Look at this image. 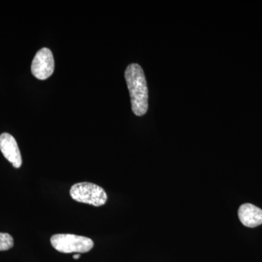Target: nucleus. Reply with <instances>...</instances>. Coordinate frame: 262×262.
Masks as SVG:
<instances>
[{
  "label": "nucleus",
  "instance_id": "39448f33",
  "mask_svg": "<svg viewBox=\"0 0 262 262\" xmlns=\"http://www.w3.org/2000/svg\"><path fill=\"white\" fill-rule=\"evenodd\" d=\"M0 150L5 158L18 168L22 165L21 154L15 138L8 133L0 135Z\"/></svg>",
  "mask_w": 262,
  "mask_h": 262
},
{
  "label": "nucleus",
  "instance_id": "f257e3e1",
  "mask_svg": "<svg viewBox=\"0 0 262 262\" xmlns=\"http://www.w3.org/2000/svg\"><path fill=\"white\" fill-rule=\"evenodd\" d=\"M125 78L131 99L134 113L145 115L148 110V88L144 70L137 63H131L125 72Z\"/></svg>",
  "mask_w": 262,
  "mask_h": 262
},
{
  "label": "nucleus",
  "instance_id": "20e7f679",
  "mask_svg": "<svg viewBox=\"0 0 262 262\" xmlns=\"http://www.w3.org/2000/svg\"><path fill=\"white\" fill-rule=\"evenodd\" d=\"M54 67V58L51 50L43 48L36 53L31 70L36 78L44 80L53 75Z\"/></svg>",
  "mask_w": 262,
  "mask_h": 262
},
{
  "label": "nucleus",
  "instance_id": "6e6552de",
  "mask_svg": "<svg viewBox=\"0 0 262 262\" xmlns=\"http://www.w3.org/2000/svg\"><path fill=\"white\" fill-rule=\"evenodd\" d=\"M80 254H75L73 256V258H75V259H78V258H80Z\"/></svg>",
  "mask_w": 262,
  "mask_h": 262
},
{
  "label": "nucleus",
  "instance_id": "f03ea898",
  "mask_svg": "<svg viewBox=\"0 0 262 262\" xmlns=\"http://www.w3.org/2000/svg\"><path fill=\"white\" fill-rule=\"evenodd\" d=\"M52 246L63 253H87L94 246V241L83 236L72 234H57L52 236Z\"/></svg>",
  "mask_w": 262,
  "mask_h": 262
},
{
  "label": "nucleus",
  "instance_id": "7ed1b4c3",
  "mask_svg": "<svg viewBox=\"0 0 262 262\" xmlns=\"http://www.w3.org/2000/svg\"><path fill=\"white\" fill-rule=\"evenodd\" d=\"M70 195L75 201L96 207L103 206L107 200L102 187L89 182L74 184L70 189Z\"/></svg>",
  "mask_w": 262,
  "mask_h": 262
},
{
  "label": "nucleus",
  "instance_id": "0eeeda50",
  "mask_svg": "<svg viewBox=\"0 0 262 262\" xmlns=\"http://www.w3.org/2000/svg\"><path fill=\"white\" fill-rule=\"evenodd\" d=\"M13 245L14 241L10 234L0 232V251H8L13 247Z\"/></svg>",
  "mask_w": 262,
  "mask_h": 262
},
{
  "label": "nucleus",
  "instance_id": "423d86ee",
  "mask_svg": "<svg viewBox=\"0 0 262 262\" xmlns=\"http://www.w3.org/2000/svg\"><path fill=\"white\" fill-rule=\"evenodd\" d=\"M238 216L246 227L253 228L262 224V210L251 203H245L239 207Z\"/></svg>",
  "mask_w": 262,
  "mask_h": 262
}]
</instances>
